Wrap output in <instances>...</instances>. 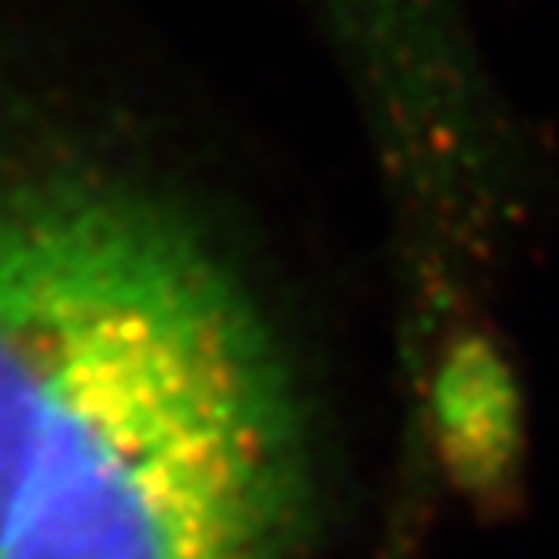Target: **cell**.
I'll list each match as a JSON object with an SVG mask.
<instances>
[{"mask_svg": "<svg viewBox=\"0 0 559 559\" xmlns=\"http://www.w3.org/2000/svg\"><path fill=\"white\" fill-rule=\"evenodd\" d=\"M402 199L438 229L486 236L526 189V148L455 0H310Z\"/></svg>", "mask_w": 559, "mask_h": 559, "instance_id": "cell-2", "label": "cell"}, {"mask_svg": "<svg viewBox=\"0 0 559 559\" xmlns=\"http://www.w3.org/2000/svg\"><path fill=\"white\" fill-rule=\"evenodd\" d=\"M287 365L176 192L0 108V559H297Z\"/></svg>", "mask_w": 559, "mask_h": 559, "instance_id": "cell-1", "label": "cell"}, {"mask_svg": "<svg viewBox=\"0 0 559 559\" xmlns=\"http://www.w3.org/2000/svg\"><path fill=\"white\" fill-rule=\"evenodd\" d=\"M442 452L475 499L502 502L523 459V402L506 354L483 334L449 347L435 391Z\"/></svg>", "mask_w": 559, "mask_h": 559, "instance_id": "cell-3", "label": "cell"}]
</instances>
